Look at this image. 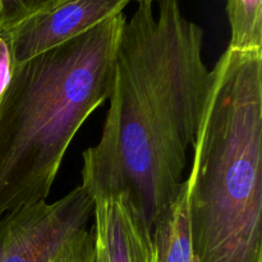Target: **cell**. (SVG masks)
I'll use <instances>...</instances> for the list:
<instances>
[{"instance_id": "obj_1", "label": "cell", "mask_w": 262, "mask_h": 262, "mask_svg": "<svg viewBox=\"0 0 262 262\" xmlns=\"http://www.w3.org/2000/svg\"><path fill=\"white\" fill-rule=\"evenodd\" d=\"M114 63L101 137L82 154L92 197L124 194L152 232L183 184L212 83L204 30L178 0L137 2Z\"/></svg>"}, {"instance_id": "obj_2", "label": "cell", "mask_w": 262, "mask_h": 262, "mask_svg": "<svg viewBox=\"0 0 262 262\" xmlns=\"http://www.w3.org/2000/svg\"><path fill=\"white\" fill-rule=\"evenodd\" d=\"M186 182L196 262H262V51L215 64Z\"/></svg>"}, {"instance_id": "obj_3", "label": "cell", "mask_w": 262, "mask_h": 262, "mask_svg": "<svg viewBox=\"0 0 262 262\" xmlns=\"http://www.w3.org/2000/svg\"><path fill=\"white\" fill-rule=\"evenodd\" d=\"M124 14L13 67L0 101V216L46 200L87 118L109 99Z\"/></svg>"}, {"instance_id": "obj_4", "label": "cell", "mask_w": 262, "mask_h": 262, "mask_svg": "<svg viewBox=\"0 0 262 262\" xmlns=\"http://www.w3.org/2000/svg\"><path fill=\"white\" fill-rule=\"evenodd\" d=\"M94 197L78 186L58 201L14 207L0 216V262H91L87 229Z\"/></svg>"}, {"instance_id": "obj_5", "label": "cell", "mask_w": 262, "mask_h": 262, "mask_svg": "<svg viewBox=\"0 0 262 262\" xmlns=\"http://www.w3.org/2000/svg\"><path fill=\"white\" fill-rule=\"evenodd\" d=\"M132 0H60L20 22L0 30L13 67L82 35L123 13Z\"/></svg>"}, {"instance_id": "obj_6", "label": "cell", "mask_w": 262, "mask_h": 262, "mask_svg": "<svg viewBox=\"0 0 262 262\" xmlns=\"http://www.w3.org/2000/svg\"><path fill=\"white\" fill-rule=\"evenodd\" d=\"M91 262H158L152 232L124 194L94 197Z\"/></svg>"}, {"instance_id": "obj_7", "label": "cell", "mask_w": 262, "mask_h": 262, "mask_svg": "<svg viewBox=\"0 0 262 262\" xmlns=\"http://www.w3.org/2000/svg\"><path fill=\"white\" fill-rule=\"evenodd\" d=\"M230 26L228 48L237 51H262V0H227Z\"/></svg>"}, {"instance_id": "obj_8", "label": "cell", "mask_w": 262, "mask_h": 262, "mask_svg": "<svg viewBox=\"0 0 262 262\" xmlns=\"http://www.w3.org/2000/svg\"><path fill=\"white\" fill-rule=\"evenodd\" d=\"M60 0H0V30L41 12Z\"/></svg>"}, {"instance_id": "obj_9", "label": "cell", "mask_w": 262, "mask_h": 262, "mask_svg": "<svg viewBox=\"0 0 262 262\" xmlns=\"http://www.w3.org/2000/svg\"><path fill=\"white\" fill-rule=\"evenodd\" d=\"M12 55H10L9 46L4 40V37L0 36V101L7 91L8 86L12 79Z\"/></svg>"}, {"instance_id": "obj_10", "label": "cell", "mask_w": 262, "mask_h": 262, "mask_svg": "<svg viewBox=\"0 0 262 262\" xmlns=\"http://www.w3.org/2000/svg\"><path fill=\"white\" fill-rule=\"evenodd\" d=\"M136 2H142V0H136ZM146 2H152V3H156L158 0H146Z\"/></svg>"}]
</instances>
